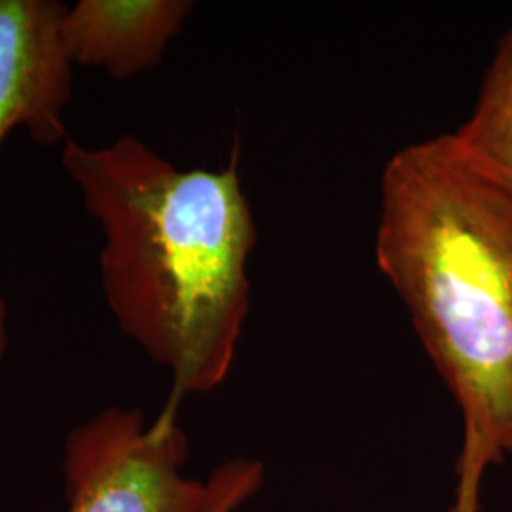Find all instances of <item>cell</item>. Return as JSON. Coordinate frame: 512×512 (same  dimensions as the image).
<instances>
[{"mask_svg":"<svg viewBox=\"0 0 512 512\" xmlns=\"http://www.w3.org/2000/svg\"><path fill=\"white\" fill-rule=\"evenodd\" d=\"M65 4L0 0V145L25 129L40 147L69 141L65 110L73 101V63L61 40ZM0 298V361L8 349Z\"/></svg>","mask_w":512,"mask_h":512,"instance_id":"obj_4","label":"cell"},{"mask_svg":"<svg viewBox=\"0 0 512 512\" xmlns=\"http://www.w3.org/2000/svg\"><path fill=\"white\" fill-rule=\"evenodd\" d=\"M192 10L188 0H80L65 6L61 40L73 67L131 78L162 61Z\"/></svg>","mask_w":512,"mask_h":512,"instance_id":"obj_5","label":"cell"},{"mask_svg":"<svg viewBox=\"0 0 512 512\" xmlns=\"http://www.w3.org/2000/svg\"><path fill=\"white\" fill-rule=\"evenodd\" d=\"M490 465L478 454L461 452L458 459V490L452 512H478V490Z\"/></svg>","mask_w":512,"mask_h":512,"instance_id":"obj_8","label":"cell"},{"mask_svg":"<svg viewBox=\"0 0 512 512\" xmlns=\"http://www.w3.org/2000/svg\"><path fill=\"white\" fill-rule=\"evenodd\" d=\"M61 165L103 234L99 275L118 325L171 372L169 406L230 374L249 315L255 220L236 164L179 169L145 141L69 139Z\"/></svg>","mask_w":512,"mask_h":512,"instance_id":"obj_1","label":"cell"},{"mask_svg":"<svg viewBox=\"0 0 512 512\" xmlns=\"http://www.w3.org/2000/svg\"><path fill=\"white\" fill-rule=\"evenodd\" d=\"M450 135L471 162L512 192V25L495 50L475 109Z\"/></svg>","mask_w":512,"mask_h":512,"instance_id":"obj_6","label":"cell"},{"mask_svg":"<svg viewBox=\"0 0 512 512\" xmlns=\"http://www.w3.org/2000/svg\"><path fill=\"white\" fill-rule=\"evenodd\" d=\"M376 260L463 418L461 448L512 454V192L440 135L384 167Z\"/></svg>","mask_w":512,"mask_h":512,"instance_id":"obj_2","label":"cell"},{"mask_svg":"<svg viewBox=\"0 0 512 512\" xmlns=\"http://www.w3.org/2000/svg\"><path fill=\"white\" fill-rule=\"evenodd\" d=\"M211 497L205 512H238L260 490L264 465L256 459H230L207 478Z\"/></svg>","mask_w":512,"mask_h":512,"instance_id":"obj_7","label":"cell"},{"mask_svg":"<svg viewBox=\"0 0 512 512\" xmlns=\"http://www.w3.org/2000/svg\"><path fill=\"white\" fill-rule=\"evenodd\" d=\"M179 408L147 423L141 410L110 406L67 435V512H205L209 480L184 475L188 440Z\"/></svg>","mask_w":512,"mask_h":512,"instance_id":"obj_3","label":"cell"}]
</instances>
